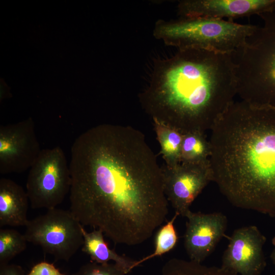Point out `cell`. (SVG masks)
<instances>
[{
    "label": "cell",
    "instance_id": "cell-1",
    "mask_svg": "<svg viewBox=\"0 0 275 275\" xmlns=\"http://www.w3.org/2000/svg\"><path fill=\"white\" fill-rule=\"evenodd\" d=\"M70 211L115 243L141 244L166 218L161 167L140 131L100 124L74 142Z\"/></svg>",
    "mask_w": 275,
    "mask_h": 275
},
{
    "label": "cell",
    "instance_id": "cell-2",
    "mask_svg": "<svg viewBox=\"0 0 275 275\" xmlns=\"http://www.w3.org/2000/svg\"><path fill=\"white\" fill-rule=\"evenodd\" d=\"M210 131L212 181L234 206L275 218V108L234 101Z\"/></svg>",
    "mask_w": 275,
    "mask_h": 275
},
{
    "label": "cell",
    "instance_id": "cell-3",
    "mask_svg": "<svg viewBox=\"0 0 275 275\" xmlns=\"http://www.w3.org/2000/svg\"><path fill=\"white\" fill-rule=\"evenodd\" d=\"M236 95L231 54L184 49L155 64L140 99L152 119L182 134L204 133L234 101Z\"/></svg>",
    "mask_w": 275,
    "mask_h": 275
},
{
    "label": "cell",
    "instance_id": "cell-4",
    "mask_svg": "<svg viewBox=\"0 0 275 275\" xmlns=\"http://www.w3.org/2000/svg\"><path fill=\"white\" fill-rule=\"evenodd\" d=\"M259 16L262 25L231 53L237 95L250 104L275 108V11Z\"/></svg>",
    "mask_w": 275,
    "mask_h": 275
},
{
    "label": "cell",
    "instance_id": "cell-5",
    "mask_svg": "<svg viewBox=\"0 0 275 275\" xmlns=\"http://www.w3.org/2000/svg\"><path fill=\"white\" fill-rule=\"evenodd\" d=\"M257 25L205 17L159 20L153 35L178 49H200L231 54L244 43Z\"/></svg>",
    "mask_w": 275,
    "mask_h": 275
},
{
    "label": "cell",
    "instance_id": "cell-6",
    "mask_svg": "<svg viewBox=\"0 0 275 275\" xmlns=\"http://www.w3.org/2000/svg\"><path fill=\"white\" fill-rule=\"evenodd\" d=\"M82 226L70 210L54 208L29 220L24 235L56 260L68 261L82 245Z\"/></svg>",
    "mask_w": 275,
    "mask_h": 275
},
{
    "label": "cell",
    "instance_id": "cell-7",
    "mask_svg": "<svg viewBox=\"0 0 275 275\" xmlns=\"http://www.w3.org/2000/svg\"><path fill=\"white\" fill-rule=\"evenodd\" d=\"M69 164L60 147L42 149L30 168L26 193L34 209L56 208L70 192Z\"/></svg>",
    "mask_w": 275,
    "mask_h": 275
},
{
    "label": "cell",
    "instance_id": "cell-8",
    "mask_svg": "<svg viewBox=\"0 0 275 275\" xmlns=\"http://www.w3.org/2000/svg\"><path fill=\"white\" fill-rule=\"evenodd\" d=\"M161 167L164 190L175 212L185 217L197 197L210 182L212 175L209 160L180 161Z\"/></svg>",
    "mask_w": 275,
    "mask_h": 275
},
{
    "label": "cell",
    "instance_id": "cell-9",
    "mask_svg": "<svg viewBox=\"0 0 275 275\" xmlns=\"http://www.w3.org/2000/svg\"><path fill=\"white\" fill-rule=\"evenodd\" d=\"M41 149L31 118L0 127V173H20L32 167Z\"/></svg>",
    "mask_w": 275,
    "mask_h": 275
},
{
    "label": "cell",
    "instance_id": "cell-10",
    "mask_svg": "<svg viewBox=\"0 0 275 275\" xmlns=\"http://www.w3.org/2000/svg\"><path fill=\"white\" fill-rule=\"evenodd\" d=\"M227 238L229 244L221 267L237 275H261L266 265L263 252L266 238L258 227L238 228Z\"/></svg>",
    "mask_w": 275,
    "mask_h": 275
},
{
    "label": "cell",
    "instance_id": "cell-11",
    "mask_svg": "<svg viewBox=\"0 0 275 275\" xmlns=\"http://www.w3.org/2000/svg\"><path fill=\"white\" fill-rule=\"evenodd\" d=\"M187 218L184 245L189 260L202 263L224 237L228 220L221 212L203 213L190 210Z\"/></svg>",
    "mask_w": 275,
    "mask_h": 275
},
{
    "label": "cell",
    "instance_id": "cell-12",
    "mask_svg": "<svg viewBox=\"0 0 275 275\" xmlns=\"http://www.w3.org/2000/svg\"><path fill=\"white\" fill-rule=\"evenodd\" d=\"M180 17L229 20L275 11V0H183L177 6Z\"/></svg>",
    "mask_w": 275,
    "mask_h": 275
},
{
    "label": "cell",
    "instance_id": "cell-13",
    "mask_svg": "<svg viewBox=\"0 0 275 275\" xmlns=\"http://www.w3.org/2000/svg\"><path fill=\"white\" fill-rule=\"evenodd\" d=\"M29 199L26 191L13 180L0 179V227L25 226Z\"/></svg>",
    "mask_w": 275,
    "mask_h": 275
},
{
    "label": "cell",
    "instance_id": "cell-14",
    "mask_svg": "<svg viewBox=\"0 0 275 275\" xmlns=\"http://www.w3.org/2000/svg\"><path fill=\"white\" fill-rule=\"evenodd\" d=\"M81 231L84 239L81 251L89 255L92 261L98 263H107L113 261L122 266L127 274L135 267L136 260L120 255L109 248L101 230L94 229L88 232L82 226Z\"/></svg>",
    "mask_w": 275,
    "mask_h": 275
},
{
    "label": "cell",
    "instance_id": "cell-15",
    "mask_svg": "<svg viewBox=\"0 0 275 275\" xmlns=\"http://www.w3.org/2000/svg\"><path fill=\"white\" fill-rule=\"evenodd\" d=\"M152 119L165 164L172 166L179 163L183 134L157 119Z\"/></svg>",
    "mask_w": 275,
    "mask_h": 275
},
{
    "label": "cell",
    "instance_id": "cell-16",
    "mask_svg": "<svg viewBox=\"0 0 275 275\" xmlns=\"http://www.w3.org/2000/svg\"><path fill=\"white\" fill-rule=\"evenodd\" d=\"M157 275H237L221 267L207 266L202 263L178 258L169 260Z\"/></svg>",
    "mask_w": 275,
    "mask_h": 275
},
{
    "label": "cell",
    "instance_id": "cell-17",
    "mask_svg": "<svg viewBox=\"0 0 275 275\" xmlns=\"http://www.w3.org/2000/svg\"><path fill=\"white\" fill-rule=\"evenodd\" d=\"M210 144L205 133L191 132L183 134L181 161L199 162L209 160Z\"/></svg>",
    "mask_w": 275,
    "mask_h": 275
},
{
    "label": "cell",
    "instance_id": "cell-18",
    "mask_svg": "<svg viewBox=\"0 0 275 275\" xmlns=\"http://www.w3.org/2000/svg\"><path fill=\"white\" fill-rule=\"evenodd\" d=\"M178 216L179 214L175 212L173 217L158 230L155 237L154 251L149 255L136 261L135 267L143 262L160 256L174 249L178 240L174 226L175 221Z\"/></svg>",
    "mask_w": 275,
    "mask_h": 275
},
{
    "label": "cell",
    "instance_id": "cell-19",
    "mask_svg": "<svg viewBox=\"0 0 275 275\" xmlns=\"http://www.w3.org/2000/svg\"><path fill=\"white\" fill-rule=\"evenodd\" d=\"M27 240L24 234L13 229H0V265L7 264L23 252Z\"/></svg>",
    "mask_w": 275,
    "mask_h": 275
},
{
    "label": "cell",
    "instance_id": "cell-20",
    "mask_svg": "<svg viewBox=\"0 0 275 275\" xmlns=\"http://www.w3.org/2000/svg\"><path fill=\"white\" fill-rule=\"evenodd\" d=\"M125 269L116 263H98L92 261L82 265L72 275H126Z\"/></svg>",
    "mask_w": 275,
    "mask_h": 275
},
{
    "label": "cell",
    "instance_id": "cell-21",
    "mask_svg": "<svg viewBox=\"0 0 275 275\" xmlns=\"http://www.w3.org/2000/svg\"><path fill=\"white\" fill-rule=\"evenodd\" d=\"M26 275H65L52 263L41 262L35 265Z\"/></svg>",
    "mask_w": 275,
    "mask_h": 275
},
{
    "label": "cell",
    "instance_id": "cell-22",
    "mask_svg": "<svg viewBox=\"0 0 275 275\" xmlns=\"http://www.w3.org/2000/svg\"><path fill=\"white\" fill-rule=\"evenodd\" d=\"M0 275H25L23 268L19 265L7 264L0 265Z\"/></svg>",
    "mask_w": 275,
    "mask_h": 275
},
{
    "label": "cell",
    "instance_id": "cell-23",
    "mask_svg": "<svg viewBox=\"0 0 275 275\" xmlns=\"http://www.w3.org/2000/svg\"><path fill=\"white\" fill-rule=\"evenodd\" d=\"M272 244L273 245V249L270 254V259L275 267V236L272 239Z\"/></svg>",
    "mask_w": 275,
    "mask_h": 275
},
{
    "label": "cell",
    "instance_id": "cell-24",
    "mask_svg": "<svg viewBox=\"0 0 275 275\" xmlns=\"http://www.w3.org/2000/svg\"><path fill=\"white\" fill-rule=\"evenodd\" d=\"M271 275H275V273H273V274H271Z\"/></svg>",
    "mask_w": 275,
    "mask_h": 275
}]
</instances>
